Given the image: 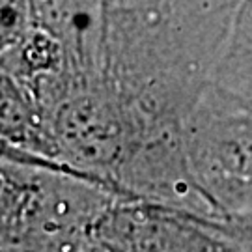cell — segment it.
I'll list each match as a JSON object with an SVG mask.
<instances>
[{
	"instance_id": "obj_1",
	"label": "cell",
	"mask_w": 252,
	"mask_h": 252,
	"mask_svg": "<svg viewBox=\"0 0 252 252\" xmlns=\"http://www.w3.org/2000/svg\"><path fill=\"white\" fill-rule=\"evenodd\" d=\"M194 180L219 213L252 209V105L211 84L185 124Z\"/></svg>"
},
{
	"instance_id": "obj_2",
	"label": "cell",
	"mask_w": 252,
	"mask_h": 252,
	"mask_svg": "<svg viewBox=\"0 0 252 252\" xmlns=\"http://www.w3.org/2000/svg\"><path fill=\"white\" fill-rule=\"evenodd\" d=\"M58 164L90 178L108 190L129 138L124 105L105 75L75 77L51 112ZM120 198V196H118Z\"/></svg>"
},
{
	"instance_id": "obj_3",
	"label": "cell",
	"mask_w": 252,
	"mask_h": 252,
	"mask_svg": "<svg viewBox=\"0 0 252 252\" xmlns=\"http://www.w3.org/2000/svg\"><path fill=\"white\" fill-rule=\"evenodd\" d=\"M101 252H232L222 215L140 198H114L94 228Z\"/></svg>"
},
{
	"instance_id": "obj_4",
	"label": "cell",
	"mask_w": 252,
	"mask_h": 252,
	"mask_svg": "<svg viewBox=\"0 0 252 252\" xmlns=\"http://www.w3.org/2000/svg\"><path fill=\"white\" fill-rule=\"evenodd\" d=\"M28 13L32 27L62 43L73 75H103V0H28Z\"/></svg>"
},
{
	"instance_id": "obj_5",
	"label": "cell",
	"mask_w": 252,
	"mask_h": 252,
	"mask_svg": "<svg viewBox=\"0 0 252 252\" xmlns=\"http://www.w3.org/2000/svg\"><path fill=\"white\" fill-rule=\"evenodd\" d=\"M213 84L252 105V0H245L224 53L215 67Z\"/></svg>"
},
{
	"instance_id": "obj_6",
	"label": "cell",
	"mask_w": 252,
	"mask_h": 252,
	"mask_svg": "<svg viewBox=\"0 0 252 252\" xmlns=\"http://www.w3.org/2000/svg\"><path fill=\"white\" fill-rule=\"evenodd\" d=\"M222 228L232 252H252V209L224 213Z\"/></svg>"
}]
</instances>
